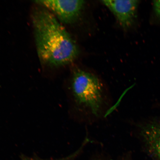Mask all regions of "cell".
<instances>
[{"mask_svg":"<svg viewBox=\"0 0 160 160\" xmlns=\"http://www.w3.org/2000/svg\"><path fill=\"white\" fill-rule=\"evenodd\" d=\"M32 19L37 52L42 63L59 67L77 59L79 54L77 44L49 10L36 8Z\"/></svg>","mask_w":160,"mask_h":160,"instance_id":"cell-1","label":"cell"},{"mask_svg":"<svg viewBox=\"0 0 160 160\" xmlns=\"http://www.w3.org/2000/svg\"><path fill=\"white\" fill-rule=\"evenodd\" d=\"M71 117L80 123L103 119L111 108L110 92L97 76L81 69L73 72L67 92Z\"/></svg>","mask_w":160,"mask_h":160,"instance_id":"cell-2","label":"cell"},{"mask_svg":"<svg viewBox=\"0 0 160 160\" xmlns=\"http://www.w3.org/2000/svg\"><path fill=\"white\" fill-rule=\"evenodd\" d=\"M35 2L53 12L60 21L67 24L77 21L85 4V1L81 0H47Z\"/></svg>","mask_w":160,"mask_h":160,"instance_id":"cell-3","label":"cell"},{"mask_svg":"<svg viewBox=\"0 0 160 160\" xmlns=\"http://www.w3.org/2000/svg\"><path fill=\"white\" fill-rule=\"evenodd\" d=\"M101 2L113 13L123 28L127 29L132 25L137 15L139 1L110 0Z\"/></svg>","mask_w":160,"mask_h":160,"instance_id":"cell-4","label":"cell"},{"mask_svg":"<svg viewBox=\"0 0 160 160\" xmlns=\"http://www.w3.org/2000/svg\"><path fill=\"white\" fill-rule=\"evenodd\" d=\"M142 133L143 139L150 148L160 158V123L149 126Z\"/></svg>","mask_w":160,"mask_h":160,"instance_id":"cell-5","label":"cell"},{"mask_svg":"<svg viewBox=\"0 0 160 160\" xmlns=\"http://www.w3.org/2000/svg\"><path fill=\"white\" fill-rule=\"evenodd\" d=\"M87 145V143L85 142H83L82 143L80 147L79 148L71 155L68 156L67 157L62 158L58 159H43L40 158L38 157H29L25 155H22L21 156L22 160H72L75 158L79 155L82 150Z\"/></svg>","mask_w":160,"mask_h":160,"instance_id":"cell-6","label":"cell"},{"mask_svg":"<svg viewBox=\"0 0 160 160\" xmlns=\"http://www.w3.org/2000/svg\"><path fill=\"white\" fill-rule=\"evenodd\" d=\"M153 4L155 11L160 18V1H154Z\"/></svg>","mask_w":160,"mask_h":160,"instance_id":"cell-7","label":"cell"}]
</instances>
